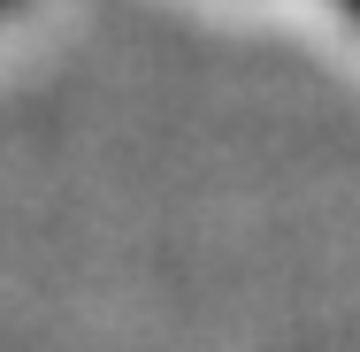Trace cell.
<instances>
[{"mask_svg": "<svg viewBox=\"0 0 360 352\" xmlns=\"http://www.w3.org/2000/svg\"><path fill=\"white\" fill-rule=\"evenodd\" d=\"M338 8H345V23H353V31H360V0H338Z\"/></svg>", "mask_w": 360, "mask_h": 352, "instance_id": "obj_1", "label": "cell"}, {"mask_svg": "<svg viewBox=\"0 0 360 352\" xmlns=\"http://www.w3.org/2000/svg\"><path fill=\"white\" fill-rule=\"evenodd\" d=\"M8 8H15V0H0V15H8Z\"/></svg>", "mask_w": 360, "mask_h": 352, "instance_id": "obj_2", "label": "cell"}]
</instances>
